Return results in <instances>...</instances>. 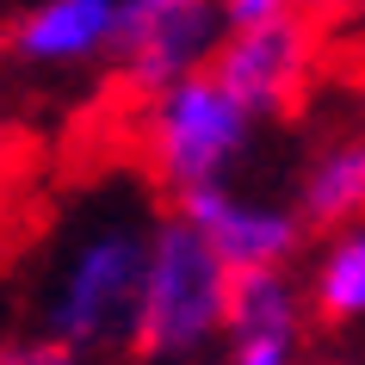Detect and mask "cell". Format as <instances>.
Masks as SVG:
<instances>
[{
	"instance_id": "52a82bcc",
	"label": "cell",
	"mask_w": 365,
	"mask_h": 365,
	"mask_svg": "<svg viewBox=\"0 0 365 365\" xmlns=\"http://www.w3.org/2000/svg\"><path fill=\"white\" fill-rule=\"evenodd\" d=\"M118 0H31L0 31V56L31 75H81L106 62Z\"/></svg>"
},
{
	"instance_id": "8fae6325",
	"label": "cell",
	"mask_w": 365,
	"mask_h": 365,
	"mask_svg": "<svg viewBox=\"0 0 365 365\" xmlns=\"http://www.w3.org/2000/svg\"><path fill=\"white\" fill-rule=\"evenodd\" d=\"M0 365H99V359L68 346V341H56V334H43V328H31V334L0 341Z\"/></svg>"
},
{
	"instance_id": "3957f363",
	"label": "cell",
	"mask_w": 365,
	"mask_h": 365,
	"mask_svg": "<svg viewBox=\"0 0 365 365\" xmlns=\"http://www.w3.org/2000/svg\"><path fill=\"white\" fill-rule=\"evenodd\" d=\"M223 304H230V267L180 211L149 223L143 248V291H136V346L155 359H192L223 341Z\"/></svg>"
},
{
	"instance_id": "5bb4252c",
	"label": "cell",
	"mask_w": 365,
	"mask_h": 365,
	"mask_svg": "<svg viewBox=\"0 0 365 365\" xmlns=\"http://www.w3.org/2000/svg\"><path fill=\"white\" fill-rule=\"evenodd\" d=\"M223 365H297V346H230Z\"/></svg>"
},
{
	"instance_id": "277c9868",
	"label": "cell",
	"mask_w": 365,
	"mask_h": 365,
	"mask_svg": "<svg viewBox=\"0 0 365 365\" xmlns=\"http://www.w3.org/2000/svg\"><path fill=\"white\" fill-rule=\"evenodd\" d=\"M322 62H328V31L309 13H279L260 25H230L205 68L267 124V118H285L304 106L309 87L322 81Z\"/></svg>"
},
{
	"instance_id": "7a4b0ae2",
	"label": "cell",
	"mask_w": 365,
	"mask_h": 365,
	"mask_svg": "<svg viewBox=\"0 0 365 365\" xmlns=\"http://www.w3.org/2000/svg\"><path fill=\"white\" fill-rule=\"evenodd\" d=\"M254 130L260 118L211 68H192L155 93H136V161L168 198L235 180V168L254 149Z\"/></svg>"
},
{
	"instance_id": "30bf717a",
	"label": "cell",
	"mask_w": 365,
	"mask_h": 365,
	"mask_svg": "<svg viewBox=\"0 0 365 365\" xmlns=\"http://www.w3.org/2000/svg\"><path fill=\"white\" fill-rule=\"evenodd\" d=\"M304 285V309L309 328H353L365 316V235L359 223H341V230H316V248H309V267L297 272Z\"/></svg>"
},
{
	"instance_id": "ba28073f",
	"label": "cell",
	"mask_w": 365,
	"mask_h": 365,
	"mask_svg": "<svg viewBox=\"0 0 365 365\" xmlns=\"http://www.w3.org/2000/svg\"><path fill=\"white\" fill-rule=\"evenodd\" d=\"M309 309L297 267H235L230 304H223V341L230 346H297L304 353Z\"/></svg>"
},
{
	"instance_id": "9a60e30c",
	"label": "cell",
	"mask_w": 365,
	"mask_h": 365,
	"mask_svg": "<svg viewBox=\"0 0 365 365\" xmlns=\"http://www.w3.org/2000/svg\"><path fill=\"white\" fill-rule=\"evenodd\" d=\"M13 161H19V143H13V124L0 118V186H6V173H13Z\"/></svg>"
},
{
	"instance_id": "4fadbf2b",
	"label": "cell",
	"mask_w": 365,
	"mask_h": 365,
	"mask_svg": "<svg viewBox=\"0 0 365 365\" xmlns=\"http://www.w3.org/2000/svg\"><path fill=\"white\" fill-rule=\"evenodd\" d=\"M297 13H309L322 31H334L341 19H353V13H359V0H297Z\"/></svg>"
},
{
	"instance_id": "8992f818",
	"label": "cell",
	"mask_w": 365,
	"mask_h": 365,
	"mask_svg": "<svg viewBox=\"0 0 365 365\" xmlns=\"http://www.w3.org/2000/svg\"><path fill=\"white\" fill-rule=\"evenodd\" d=\"M173 211L211 242V254L230 272L235 267H297V254L309 248V230L291 205H279L267 192H242L235 180L180 192Z\"/></svg>"
},
{
	"instance_id": "7c38bea8",
	"label": "cell",
	"mask_w": 365,
	"mask_h": 365,
	"mask_svg": "<svg viewBox=\"0 0 365 365\" xmlns=\"http://www.w3.org/2000/svg\"><path fill=\"white\" fill-rule=\"evenodd\" d=\"M217 6H223V25H260L279 13H297V0H217Z\"/></svg>"
},
{
	"instance_id": "6da1fadb",
	"label": "cell",
	"mask_w": 365,
	"mask_h": 365,
	"mask_svg": "<svg viewBox=\"0 0 365 365\" xmlns=\"http://www.w3.org/2000/svg\"><path fill=\"white\" fill-rule=\"evenodd\" d=\"M143 248L149 223L99 217L62 248L38 304V328L56 341L93 353L99 365L124 359L136 346V291H143Z\"/></svg>"
},
{
	"instance_id": "9c48e42d",
	"label": "cell",
	"mask_w": 365,
	"mask_h": 365,
	"mask_svg": "<svg viewBox=\"0 0 365 365\" xmlns=\"http://www.w3.org/2000/svg\"><path fill=\"white\" fill-rule=\"evenodd\" d=\"M291 211L304 217L309 235L316 230H341V223H359V211H365V143L353 130L322 136V143L304 155Z\"/></svg>"
},
{
	"instance_id": "5b68a950",
	"label": "cell",
	"mask_w": 365,
	"mask_h": 365,
	"mask_svg": "<svg viewBox=\"0 0 365 365\" xmlns=\"http://www.w3.org/2000/svg\"><path fill=\"white\" fill-rule=\"evenodd\" d=\"M223 31L230 25H223L217 0H118L106 62H112L118 87L136 99L205 68Z\"/></svg>"
}]
</instances>
